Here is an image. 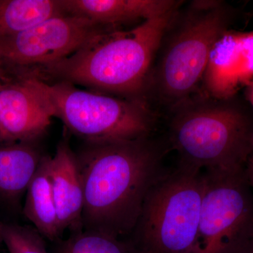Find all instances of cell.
<instances>
[{"label":"cell","instance_id":"23","mask_svg":"<svg viewBox=\"0 0 253 253\" xmlns=\"http://www.w3.org/2000/svg\"><path fill=\"white\" fill-rule=\"evenodd\" d=\"M2 61V58H1V54H0V63Z\"/></svg>","mask_w":253,"mask_h":253},{"label":"cell","instance_id":"16","mask_svg":"<svg viewBox=\"0 0 253 253\" xmlns=\"http://www.w3.org/2000/svg\"><path fill=\"white\" fill-rule=\"evenodd\" d=\"M56 243L51 253H137L129 241L96 231L71 232Z\"/></svg>","mask_w":253,"mask_h":253},{"label":"cell","instance_id":"2","mask_svg":"<svg viewBox=\"0 0 253 253\" xmlns=\"http://www.w3.org/2000/svg\"><path fill=\"white\" fill-rule=\"evenodd\" d=\"M176 11L146 20L129 31L105 32L71 56L40 67V72L58 81L141 98L155 54Z\"/></svg>","mask_w":253,"mask_h":253},{"label":"cell","instance_id":"19","mask_svg":"<svg viewBox=\"0 0 253 253\" xmlns=\"http://www.w3.org/2000/svg\"><path fill=\"white\" fill-rule=\"evenodd\" d=\"M244 88L245 99L253 110V81L248 83Z\"/></svg>","mask_w":253,"mask_h":253},{"label":"cell","instance_id":"22","mask_svg":"<svg viewBox=\"0 0 253 253\" xmlns=\"http://www.w3.org/2000/svg\"><path fill=\"white\" fill-rule=\"evenodd\" d=\"M1 81H2V77H1V73H0V84H1Z\"/></svg>","mask_w":253,"mask_h":253},{"label":"cell","instance_id":"21","mask_svg":"<svg viewBox=\"0 0 253 253\" xmlns=\"http://www.w3.org/2000/svg\"><path fill=\"white\" fill-rule=\"evenodd\" d=\"M1 226H2V223L0 222V242H2L1 241Z\"/></svg>","mask_w":253,"mask_h":253},{"label":"cell","instance_id":"5","mask_svg":"<svg viewBox=\"0 0 253 253\" xmlns=\"http://www.w3.org/2000/svg\"><path fill=\"white\" fill-rule=\"evenodd\" d=\"M203 171L178 164L151 188L129 240L137 253H194L204 196Z\"/></svg>","mask_w":253,"mask_h":253},{"label":"cell","instance_id":"11","mask_svg":"<svg viewBox=\"0 0 253 253\" xmlns=\"http://www.w3.org/2000/svg\"><path fill=\"white\" fill-rule=\"evenodd\" d=\"M49 174L54 194L60 231L63 234L83 230V186L77 156L66 139L58 144L56 153L49 157Z\"/></svg>","mask_w":253,"mask_h":253},{"label":"cell","instance_id":"9","mask_svg":"<svg viewBox=\"0 0 253 253\" xmlns=\"http://www.w3.org/2000/svg\"><path fill=\"white\" fill-rule=\"evenodd\" d=\"M204 77L217 99L237 94L253 81V31H226L213 48Z\"/></svg>","mask_w":253,"mask_h":253},{"label":"cell","instance_id":"6","mask_svg":"<svg viewBox=\"0 0 253 253\" xmlns=\"http://www.w3.org/2000/svg\"><path fill=\"white\" fill-rule=\"evenodd\" d=\"M189 14L166 46L150 82L160 99L172 107L191 96L204 78L233 13L219 1H196Z\"/></svg>","mask_w":253,"mask_h":253},{"label":"cell","instance_id":"4","mask_svg":"<svg viewBox=\"0 0 253 253\" xmlns=\"http://www.w3.org/2000/svg\"><path fill=\"white\" fill-rule=\"evenodd\" d=\"M51 117L59 118L87 143L149 137L154 115L142 98L121 99L78 89L67 82L50 83L32 74L22 78Z\"/></svg>","mask_w":253,"mask_h":253},{"label":"cell","instance_id":"1","mask_svg":"<svg viewBox=\"0 0 253 253\" xmlns=\"http://www.w3.org/2000/svg\"><path fill=\"white\" fill-rule=\"evenodd\" d=\"M163 146L149 137L87 143L77 156L83 230L131 236L154 183L164 172Z\"/></svg>","mask_w":253,"mask_h":253},{"label":"cell","instance_id":"12","mask_svg":"<svg viewBox=\"0 0 253 253\" xmlns=\"http://www.w3.org/2000/svg\"><path fill=\"white\" fill-rule=\"evenodd\" d=\"M67 14L113 28L138 19L158 17L177 9L173 0H61Z\"/></svg>","mask_w":253,"mask_h":253},{"label":"cell","instance_id":"20","mask_svg":"<svg viewBox=\"0 0 253 253\" xmlns=\"http://www.w3.org/2000/svg\"><path fill=\"white\" fill-rule=\"evenodd\" d=\"M245 172H246V177H247L250 185L253 189V155L250 158L249 162L246 165Z\"/></svg>","mask_w":253,"mask_h":253},{"label":"cell","instance_id":"8","mask_svg":"<svg viewBox=\"0 0 253 253\" xmlns=\"http://www.w3.org/2000/svg\"><path fill=\"white\" fill-rule=\"evenodd\" d=\"M112 29L76 15H58L28 31L0 38V54L15 66L42 67L71 56Z\"/></svg>","mask_w":253,"mask_h":253},{"label":"cell","instance_id":"18","mask_svg":"<svg viewBox=\"0 0 253 253\" xmlns=\"http://www.w3.org/2000/svg\"><path fill=\"white\" fill-rule=\"evenodd\" d=\"M229 253H253V217L236 236Z\"/></svg>","mask_w":253,"mask_h":253},{"label":"cell","instance_id":"10","mask_svg":"<svg viewBox=\"0 0 253 253\" xmlns=\"http://www.w3.org/2000/svg\"><path fill=\"white\" fill-rule=\"evenodd\" d=\"M51 115L22 78L0 84V142L36 141L51 124Z\"/></svg>","mask_w":253,"mask_h":253},{"label":"cell","instance_id":"7","mask_svg":"<svg viewBox=\"0 0 253 253\" xmlns=\"http://www.w3.org/2000/svg\"><path fill=\"white\" fill-rule=\"evenodd\" d=\"M204 196L194 253H229L253 217V189L245 169L203 172Z\"/></svg>","mask_w":253,"mask_h":253},{"label":"cell","instance_id":"15","mask_svg":"<svg viewBox=\"0 0 253 253\" xmlns=\"http://www.w3.org/2000/svg\"><path fill=\"white\" fill-rule=\"evenodd\" d=\"M61 0H0V38L14 36L58 15Z\"/></svg>","mask_w":253,"mask_h":253},{"label":"cell","instance_id":"17","mask_svg":"<svg viewBox=\"0 0 253 253\" xmlns=\"http://www.w3.org/2000/svg\"><path fill=\"white\" fill-rule=\"evenodd\" d=\"M1 241L9 253H50L44 238L30 226L2 223Z\"/></svg>","mask_w":253,"mask_h":253},{"label":"cell","instance_id":"14","mask_svg":"<svg viewBox=\"0 0 253 253\" xmlns=\"http://www.w3.org/2000/svg\"><path fill=\"white\" fill-rule=\"evenodd\" d=\"M49 157L42 158L28 186L23 214L44 239L56 242L62 234L50 179Z\"/></svg>","mask_w":253,"mask_h":253},{"label":"cell","instance_id":"3","mask_svg":"<svg viewBox=\"0 0 253 253\" xmlns=\"http://www.w3.org/2000/svg\"><path fill=\"white\" fill-rule=\"evenodd\" d=\"M237 94L189 96L173 106L169 141L179 164L199 170L246 169L253 155V110Z\"/></svg>","mask_w":253,"mask_h":253},{"label":"cell","instance_id":"13","mask_svg":"<svg viewBox=\"0 0 253 253\" xmlns=\"http://www.w3.org/2000/svg\"><path fill=\"white\" fill-rule=\"evenodd\" d=\"M35 142H0L1 199L16 202L26 193L44 156Z\"/></svg>","mask_w":253,"mask_h":253}]
</instances>
